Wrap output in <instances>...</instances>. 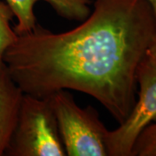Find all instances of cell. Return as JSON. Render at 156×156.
<instances>
[{"mask_svg":"<svg viewBox=\"0 0 156 156\" xmlns=\"http://www.w3.org/2000/svg\"><path fill=\"white\" fill-rule=\"evenodd\" d=\"M138 97L129 115L119 127L108 131V156H131L140 134L156 122V64L147 56L137 70Z\"/></svg>","mask_w":156,"mask_h":156,"instance_id":"obj_4","label":"cell"},{"mask_svg":"<svg viewBox=\"0 0 156 156\" xmlns=\"http://www.w3.org/2000/svg\"><path fill=\"white\" fill-rule=\"evenodd\" d=\"M66 155L108 156V129L94 107L82 108L67 89L49 95Z\"/></svg>","mask_w":156,"mask_h":156,"instance_id":"obj_3","label":"cell"},{"mask_svg":"<svg viewBox=\"0 0 156 156\" xmlns=\"http://www.w3.org/2000/svg\"><path fill=\"white\" fill-rule=\"evenodd\" d=\"M131 156H156V122L149 124L140 134Z\"/></svg>","mask_w":156,"mask_h":156,"instance_id":"obj_8","label":"cell"},{"mask_svg":"<svg viewBox=\"0 0 156 156\" xmlns=\"http://www.w3.org/2000/svg\"><path fill=\"white\" fill-rule=\"evenodd\" d=\"M14 13L5 1L0 0V67L4 64V55L17 37L11 26Z\"/></svg>","mask_w":156,"mask_h":156,"instance_id":"obj_7","label":"cell"},{"mask_svg":"<svg viewBox=\"0 0 156 156\" xmlns=\"http://www.w3.org/2000/svg\"><path fill=\"white\" fill-rule=\"evenodd\" d=\"M39 1L48 3L58 16L70 21L82 22L90 14V0H5L17 18V35L30 32L37 26L34 6Z\"/></svg>","mask_w":156,"mask_h":156,"instance_id":"obj_5","label":"cell"},{"mask_svg":"<svg viewBox=\"0 0 156 156\" xmlns=\"http://www.w3.org/2000/svg\"><path fill=\"white\" fill-rule=\"evenodd\" d=\"M23 93L5 63L0 67V156L5 155L17 122Z\"/></svg>","mask_w":156,"mask_h":156,"instance_id":"obj_6","label":"cell"},{"mask_svg":"<svg viewBox=\"0 0 156 156\" xmlns=\"http://www.w3.org/2000/svg\"><path fill=\"white\" fill-rule=\"evenodd\" d=\"M150 4L151 7L153 9V11H154V17H155L156 20V0H147Z\"/></svg>","mask_w":156,"mask_h":156,"instance_id":"obj_10","label":"cell"},{"mask_svg":"<svg viewBox=\"0 0 156 156\" xmlns=\"http://www.w3.org/2000/svg\"><path fill=\"white\" fill-rule=\"evenodd\" d=\"M146 56L154 62L156 64V40L150 45V47L147 50Z\"/></svg>","mask_w":156,"mask_h":156,"instance_id":"obj_9","label":"cell"},{"mask_svg":"<svg viewBox=\"0 0 156 156\" xmlns=\"http://www.w3.org/2000/svg\"><path fill=\"white\" fill-rule=\"evenodd\" d=\"M155 40L147 0H95L93 11L73 30L53 33L37 24L17 35L4 63L23 94L80 91L122 124L136 101L139 65Z\"/></svg>","mask_w":156,"mask_h":156,"instance_id":"obj_1","label":"cell"},{"mask_svg":"<svg viewBox=\"0 0 156 156\" xmlns=\"http://www.w3.org/2000/svg\"><path fill=\"white\" fill-rule=\"evenodd\" d=\"M5 155L66 156L50 97L23 94Z\"/></svg>","mask_w":156,"mask_h":156,"instance_id":"obj_2","label":"cell"}]
</instances>
